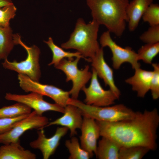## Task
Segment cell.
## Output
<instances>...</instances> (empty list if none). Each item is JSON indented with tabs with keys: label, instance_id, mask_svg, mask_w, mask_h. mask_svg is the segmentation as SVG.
<instances>
[{
	"label": "cell",
	"instance_id": "14",
	"mask_svg": "<svg viewBox=\"0 0 159 159\" xmlns=\"http://www.w3.org/2000/svg\"><path fill=\"white\" fill-rule=\"evenodd\" d=\"M92 68L96 71L97 76L102 79L106 86H108L119 99L121 95L120 90L116 85L112 69L105 61L103 48L101 47L95 55L90 59Z\"/></svg>",
	"mask_w": 159,
	"mask_h": 159
},
{
	"label": "cell",
	"instance_id": "24",
	"mask_svg": "<svg viewBox=\"0 0 159 159\" xmlns=\"http://www.w3.org/2000/svg\"><path fill=\"white\" fill-rule=\"evenodd\" d=\"M150 150L142 146H122L119 150V159H141Z\"/></svg>",
	"mask_w": 159,
	"mask_h": 159
},
{
	"label": "cell",
	"instance_id": "23",
	"mask_svg": "<svg viewBox=\"0 0 159 159\" xmlns=\"http://www.w3.org/2000/svg\"><path fill=\"white\" fill-rule=\"evenodd\" d=\"M31 109L26 105L17 102L14 104L0 108V118H14L28 114L31 112Z\"/></svg>",
	"mask_w": 159,
	"mask_h": 159
},
{
	"label": "cell",
	"instance_id": "28",
	"mask_svg": "<svg viewBox=\"0 0 159 159\" xmlns=\"http://www.w3.org/2000/svg\"><path fill=\"white\" fill-rule=\"evenodd\" d=\"M140 39L146 44L159 42V25L150 26L140 37Z\"/></svg>",
	"mask_w": 159,
	"mask_h": 159
},
{
	"label": "cell",
	"instance_id": "19",
	"mask_svg": "<svg viewBox=\"0 0 159 159\" xmlns=\"http://www.w3.org/2000/svg\"><path fill=\"white\" fill-rule=\"evenodd\" d=\"M97 144L95 154L99 159H119L121 146L113 140L102 137Z\"/></svg>",
	"mask_w": 159,
	"mask_h": 159
},
{
	"label": "cell",
	"instance_id": "10",
	"mask_svg": "<svg viewBox=\"0 0 159 159\" xmlns=\"http://www.w3.org/2000/svg\"><path fill=\"white\" fill-rule=\"evenodd\" d=\"M92 70L89 86L88 87L85 86L82 89L86 96L85 103L97 107H105L113 104L118 99L117 97L110 90H105L103 88L98 80L96 71L93 68Z\"/></svg>",
	"mask_w": 159,
	"mask_h": 159
},
{
	"label": "cell",
	"instance_id": "5",
	"mask_svg": "<svg viewBox=\"0 0 159 159\" xmlns=\"http://www.w3.org/2000/svg\"><path fill=\"white\" fill-rule=\"evenodd\" d=\"M13 40L15 45L20 44L26 50L27 56L24 60L17 62L16 60L10 62L7 58L2 63L3 67L14 71L19 74L25 75L32 80L39 82L41 72L39 63L40 51L37 46L29 47L24 43L21 36L17 34H13Z\"/></svg>",
	"mask_w": 159,
	"mask_h": 159
},
{
	"label": "cell",
	"instance_id": "4",
	"mask_svg": "<svg viewBox=\"0 0 159 159\" xmlns=\"http://www.w3.org/2000/svg\"><path fill=\"white\" fill-rule=\"evenodd\" d=\"M68 104L74 105L79 108L83 117L107 122H115L131 119L134 117L136 113L122 104L112 106L97 107L87 105L77 99L70 98Z\"/></svg>",
	"mask_w": 159,
	"mask_h": 159
},
{
	"label": "cell",
	"instance_id": "9",
	"mask_svg": "<svg viewBox=\"0 0 159 159\" xmlns=\"http://www.w3.org/2000/svg\"><path fill=\"white\" fill-rule=\"evenodd\" d=\"M48 118L38 115L34 110L18 122L9 131L0 134V143L9 144L20 141V137L26 131L44 128L49 123Z\"/></svg>",
	"mask_w": 159,
	"mask_h": 159
},
{
	"label": "cell",
	"instance_id": "12",
	"mask_svg": "<svg viewBox=\"0 0 159 159\" xmlns=\"http://www.w3.org/2000/svg\"><path fill=\"white\" fill-rule=\"evenodd\" d=\"M38 130L37 138L31 141L29 145L33 149L39 150L44 159H48L55 153L61 139L67 134L69 129L62 126L58 127L54 135L49 138L46 137L44 128Z\"/></svg>",
	"mask_w": 159,
	"mask_h": 159
},
{
	"label": "cell",
	"instance_id": "26",
	"mask_svg": "<svg viewBox=\"0 0 159 159\" xmlns=\"http://www.w3.org/2000/svg\"><path fill=\"white\" fill-rule=\"evenodd\" d=\"M143 20L150 26L159 25V5L153 3L150 4L144 13Z\"/></svg>",
	"mask_w": 159,
	"mask_h": 159
},
{
	"label": "cell",
	"instance_id": "16",
	"mask_svg": "<svg viewBox=\"0 0 159 159\" xmlns=\"http://www.w3.org/2000/svg\"><path fill=\"white\" fill-rule=\"evenodd\" d=\"M135 70L134 75L125 80L131 85L132 90L137 93L138 97L143 98L150 90L153 71L146 70L140 67Z\"/></svg>",
	"mask_w": 159,
	"mask_h": 159
},
{
	"label": "cell",
	"instance_id": "21",
	"mask_svg": "<svg viewBox=\"0 0 159 159\" xmlns=\"http://www.w3.org/2000/svg\"><path fill=\"white\" fill-rule=\"evenodd\" d=\"M13 34L10 26L5 27L0 26V59L7 58L15 45Z\"/></svg>",
	"mask_w": 159,
	"mask_h": 159
},
{
	"label": "cell",
	"instance_id": "1",
	"mask_svg": "<svg viewBox=\"0 0 159 159\" xmlns=\"http://www.w3.org/2000/svg\"><path fill=\"white\" fill-rule=\"evenodd\" d=\"M96 121L100 136L113 140L121 147L142 146L150 150L157 148L159 115L156 108L136 112L133 118L119 122Z\"/></svg>",
	"mask_w": 159,
	"mask_h": 159
},
{
	"label": "cell",
	"instance_id": "13",
	"mask_svg": "<svg viewBox=\"0 0 159 159\" xmlns=\"http://www.w3.org/2000/svg\"><path fill=\"white\" fill-rule=\"evenodd\" d=\"M80 129L81 132L80 137L81 146L92 157L96 152L97 140L100 136L99 126L94 119L83 116Z\"/></svg>",
	"mask_w": 159,
	"mask_h": 159
},
{
	"label": "cell",
	"instance_id": "3",
	"mask_svg": "<svg viewBox=\"0 0 159 159\" xmlns=\"http://www.w3.org/2000/svg\"><path fill=\"white\" fill-rule=\"evenodd\" d=\"M99 26L93 19L86 24L82 19H78L69 39L61 44L62 48L76 49L85 58H92L100 48L97 40Z\"/></svg>",
	"mask_w": 159,
	"mask_h": 159
},
{
	"label": "cell",
	"instance_id": "22",
	"mask_svg": "<svg viewBox=\"0 0 159 159\" xmlns=\"http://www.w3.org/2000/svg\"><path fill=\"white\" fill-rule=\"evenodd\" d=\"M71 139L66 140L65 145L70 155L69 159H89L92 156L81 146L78 139L73 136Z\"/></svg>",
	"mask_w": 159,
	"mask_h": 159
},
{
	"label": "cell",
	"instance_id": "27",
	"mask_svg": "<svg viewBox=\"0 0 159 159\" xmlns=\"http://www.w3.org/2000/svg\"><path fill=\"white\" fill-rule=\"evenodd\" d=\"M16 10L13 4L0 7V26L5 27L9 26V21L15 16Z\"/></svg>",
	"mask_w": 159,
	"mask_h": 159
},
{
	"label": "cell",
	"instance_id": "7",
	"mask_svg": "<svg viewBox=\"0 0 159 159\" xmlns=\"http://www.w3.org/2000/svg\"><path fill=\"white\" fill-rule=\"evenodd\" d=\"M18 79L20 87L25 92H33L50 97L55 103L64 108L70 98L69 91L52 85L43 84L35 81L27 76L18 74Z\"/></svg>",
	"mask_w": 159,
	"mask_h": 159
},
{
	"label": "cell",
	"instance_id": "30",
	"mask_svg": "<svg viewBox=\"0 0 159 159\" xmlns=\"http://www.w3.org/2000/svg\"><path fill=\"white\" fill-rule=\"evenodd\" d=\"M29 114L14 118H0V134L11 130L18 122L26 117Z\"/></svg>",
	"mask_w": 159,
	"mask_h": 159
},
{
	"label": "cell",
	"instance_id": "17",
	"mask_svg": "<svg viewBox=\"0 0 159 159\" xmlns=\"http://www.w3.org/2000/svg\"><path fill=\"white\" fill-rule=\"evenodd\" d=\"M153 1V0H132L129 2L126 14L130 31H133L137 28L144 13Z\"/></svg>",
	"mask_w": 159,
	"mask_h": 159
},
{
	"label": "cell",
	"instance_id": "2",
	"mask_svg": "<svg viewBox=\"0 0 159 159\" xmlns=\"http://www.w3.org/2000/svg\"><path fill=\"white\" fill-rule=\"evenodd\" d=\"M93 20L104 25L110 33L120 37L127 22L126 9L129 0H86Z\"/></svg>",
	"mask_w": 159,
	"mask_h": 159
},
{
	"label": "cell",
	"instance_id": "31",
	"mask_svg": "<svg viewBox=\"0 0 159 159\" xmlns=\"http://www.w3.org/2000/svg\"><path fill=\"white\" fill-rule=\"evenodd\" d=\"M13 4L11 0H0V7Z\"/></svg>",
	"mask_w": 159,
	"mask_h": 159
},
{
	"label": "cell",
	"instance_id": "6",
	"mask_svg": "<svg viewBox=\"0 0 159 159\" xmlns=\"http://www.w3.org/2000/svg\"><path fill=\"white\" fill-rule=\"evenodd\" d=\"M80 57H76L75 59H62L57 65L55 68L62 71L66 76V81H71L72 86L69 91L72 98L77 99L80 90L91 79L92 73L89 71V66L86 65L85 68L80 69L77 67Z\"/></svg>",
	"mask_w": 159,
	"mask_h": 159
},
{
	"label": "cell",
	"instance_id": "25",
	"mask_svg": "<svg viewBox=\"0 0 159 159\" xmlns=\"http://www.w3.org/2000/svg\"><path fill=\"white\" fill-rule=\"evenodd\" d=\"M159 53V42L146 44L138 49L137 53L138 59L145 63L151 64L153 59Z\"/></svg>",
	"mask_w": 159,
	"mask_h": 159
},
{
	"label": "cell",
	"instance_id": "11",
	"mask_svg": "<svg viewBox=\"0 0 159 159\" xmlns=\"http://www.w3.org/2000/svg\"><path fill=\"white\" fill-rule=\"evenodd\" d=\"M43 96L37 93L32 92L27 95H18L6 93V99L23 103L31 109H34L37 113L42 115L45 112L54 111L63 113L64 107L55 103L52 104L44 100Z\"/></svg>",
	"mask_w": 159,
	"mask_h": 159
},
{
	"label": "cell",
	"instance_id": "8",
	"mask_svg": "<svg viewBox=\"0 0 159 159\" xmlns=\"http://www.w3.org/2000/svg\"><path fill=\"white\" fill-rule=\"evenodd\" d=\"M110 33L108 31L104 32L100 37V42L101 47H108L111 51L114 68L119 69L125 62L130 63L134 69L140 67L137 53L130 47L123 48L118 45L113 40Z\"/></svg>",
	"mask_w": 159,
	"mask_h": 159
},
{
	"label": "cell",
	"instance_id": "20",
	"mask_svg": "<svg viewBox=\"0 0 159 159\" xmlns=\"http://www.w3.org/2000/svg\"><path fill=\"white\" fill-rule=\"evenodd\" d=\"M44 42L47 45L52 53V61L48 64L49 66L54 64V67L62 59L66 58H68L69 59H73L74 57H79L83 58L87 61L90 62L89 59L85 58L79 52H71L64 51L63 48L55 44L51 37H49L47 41H44Z\"/></svg>",
	"mask_w": 159,
	"mask_h": 159
},
{
	"label": "cell",
	"instance_id": "18",
	"mask_svg": "<svg viewBox=\"0 0 159 159\" xmlns=\"http://www.w3.org/2000/svg\"><path fill=\"white\" fill-rule=\"evenodd\" d=\"M35 154L25 149L20 141L4 144L0 147V159H35Z\"/></svg>",
	"mask_w": 159,
	"mask_h": 159
},
{
	"label": "cell",
	"instance_id": "29",
	"mask_svg": "<svg viewBox=\"0 0 159 159\" xmlns=\"http://www.w3.org/2000/svg\"><path fill=\"white\" fill-rule=\"evenodd\" d=\"M153 74L151 80L150 89L153 99H158L159 97V65L153 63Z\"/></svg>",
	"mask_w": 159,
	"mask_h": 159
},
{
	"label": "cell",
	"instance_id": "15",
	"mask_svg": "<svg viewBox=\"0 0 159 159\" xmlns=\"http://www.w3.org/2000/svg\"><path fill=\"white\" fill-rule=\"evenodd\" d=\"M63 115L55 120L49 122L45 127L53 125H59L67 128L71 137L77 134L76 130L80 129L83 120L82 115L77 107L68 104L64 108Z\"/></svg>",
	"mask_w": 159,
	"mask_h": 159
}]
</instances>
